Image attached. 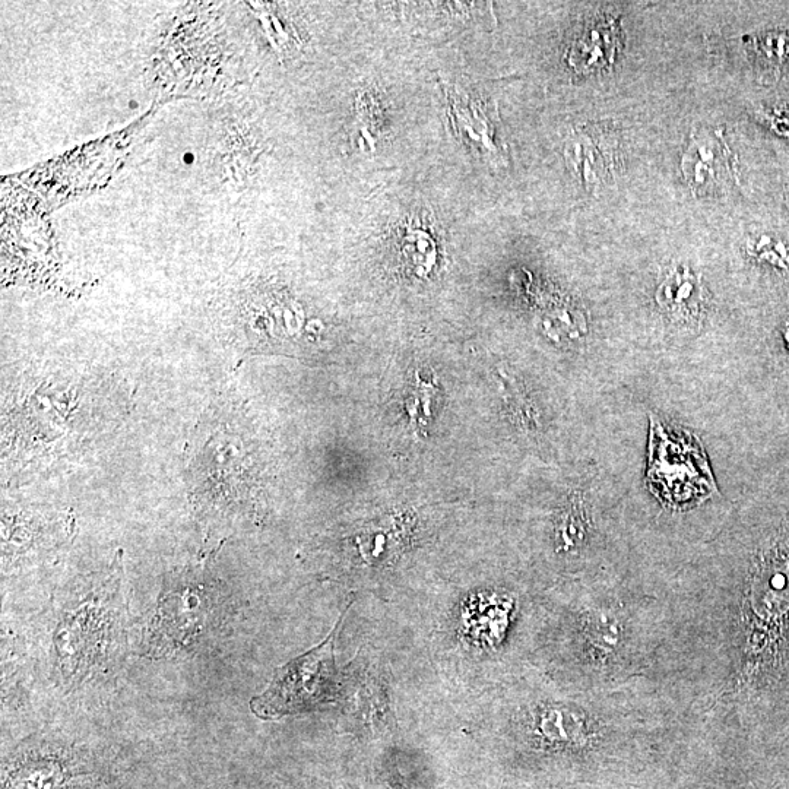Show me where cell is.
I'll return each instance as SVG.
<instances>
[{
    "label": "cell",
    "mask_w": 789,
    "mask_h": 789,
    "mask_svg": "<svg viewBox=\"0 0 789 789\" xmlns=\"http://www.w3.org/2000/svg\"><path fill=\"white\" fill-rule=\"evenodd\" d=\"M702 285L690 269L676 268L661 282L657 301L676 318H692L702 309Z\"/></svg>",
    "instance_id": "8992f818"
},
{
    "label": "cell",
    "mask_w": 789,
    "mask_h": 789,
    "mask_svg": "<svg viewBox=\"0 0 789 789\" xmlns=\"http://www.w3.org/2000/svg\"><path fill=\"white\" fill-rule=\"evenodd\" d=\"M687 182L700 195L724 190L734 176L733 158L721 136H696L683 158Z\"/></svg>",
    "instance_id": "277c9868"
},
{
    "label": "cell",
    "mask_w": 789,
    "mask_h": 789,
    "mask_svg": "<svg viewBox=\"0 0 789 789\" xmlns=\"http://www.w3.org/2000/svg\"><path fill=\"white\" fill-rule=\"evenodd\" d=\"M402 263L413 274L426 278L436 265L437 249L433 237L423 230H410L402 236L399 245Z\"/></svg>",
    "instance_id": "52a82bcc"
},
{
    "label": "cell",
    "mask_w": 789,
    "mask_h": 789,
    "mask_svg": "<svg viewBox=\"0 0 789 789\" xmlns=\"http://www.w3.org/2000/svg\"><path fill=\"white\" fill-rule=\"evenodd\" d=\"M619 47V28L610 21H600L582 31L573 41L569 63L581 74L611 65Z\"/></svg>",
    "instance_id": "5b68a950"
},
{
    "label": "cell",
    "mask_w": 789,
    "mask_h": 789,
    "mask_svg": "<svg viewBox=\"0 0 789 789\" xmlns=\"http://www.w3.org/2000/svg\"><path fill=\"white\" fill-rule=\"evenodd\" d=\"M448 98L452 126L461 141L486 160L493 163L505 160L506 148L497 135L496 106L461 87L449 90Z\"/></svg>",
    "instance_id": "3957f363"
},
{
    "label": "cell",
    "mask_w": 789,
    "mask_h": 789,
    "mask_svg": "<svg viewBox=\"0 0 789 789\" xmlns=\"http://www.w3.org/2000/svg\"><path fill=\"white\" fill-rule=\"evenodd\" d=\"M784 338H785V342H787V345H788V348H789V326H787V329H785Z\"/></svg>",
    "instance_id": "9c48e42d"
},
{
    "label": "cell",
    "mask_w": 789,
    "mask_h": 789,
    "mask_svg": "<svg viewBox=\"0 0 789 789\" xmlns=\"http://www.w3.org/2000/svg\"><path fill=\"white\" fill-rule=\"evenodd\" d=\"M342 620L344 616L325 642L275 671L268 689L250 702L253 714L266 721L280 719L334 700L337 687L334 648Z\"/></svg>",
    "instance_id": "7a4b0ae2"
},
{
    "label": "cell",
    "mask_w": 789,
    "mask_h": 789,
    "mask_svg": "<svg viewBox=\"0 0 789 789\" xmlns=\"http://www.w3.org/2000/svg\"><path fill=\"white\" fill-rule=\"evenodd\" d=\"M754 252H756V256L760 261L771 263L772 266L787 268L789 265V249H787V246L775 242V240L769 239V237L760 239V242H757Z\"/></svg>",
    "instance_id": "ba28073f"
},
{
    "label": "cell",
    "mask_w": 789,
    "mask_h": 789,
    "mask_svg": "<svg viewBox=\"0 0 789 789\" xmlns=\"http://www.w3.org/2000/svg\"><path fill=\"white\" fill-rule=\"evenodd\" d=\"M192 161H193L192 155L190 154L186 155V163H192Z\"/></svg>",
    "instance_id": "30bf717a"
},
{
    "label": "cell",
    "mask_w": 789,
    "mask_h": 789,
    "mask_svg": "<svg viewBox=\"0 0 789 789\" xmlns=\"http://www.w3.org/2000/svg\"><path fill=\"white\" fill-rule=\"evenodd\" d=\"M563 604L559 646L579 689H613L655 670L667 604L652 576L619 572L588 578Z\"/></svg>",
    "instance_id": "6da1fadb"
}]
</instances>
